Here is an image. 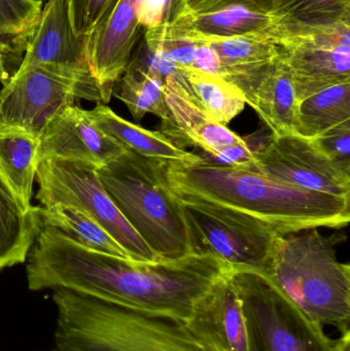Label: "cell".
<instances>
[{
	"label": "cell",
	"mask_w": 350,
	"mask_h": 351,
	"mask_svg": "<svg viewBox=\"0 0 350 351\" xmlns=\"http://www.w3.org/2000/svg\"><path fill=\"white\" fill-rule=\"evenodd\" d=\"M230 280L242 303L249 351H334L320 324L260 272L232 270Z\"/></svg>",
	"instance_id": "obj_6"
},
{
	"label": "cell",
	"mask_w": 350,
	"mask_h": 351,
	"mask_svg": "<svg viewBox=\"0 0 350 351\" xmlns=\"http://www.w3.org/2000/svg\"><path fill=\"white\" fill-rule=\"evenodd\" d=\"M58 351V350H57Z\"/></svg>",
	"instance_id": "obj_38"
},
{
	"label": "cell",
	"mask_w": 350,
	"mask_h": 351,
	"mask_svg": "<svg viewBox=\"0 0 350 351\" xmlns=\"http://www.w3.org/2000/svg\"><path fill=\"white\" fill-rule=\"evenodd\" d=\"M119 0H68L70 20L78 38L86 41L107 20Z\"/></svg>",
	"instance_id": "obj_29"
},
{
	"label": "cell",
	"mask_w": 350,
	"mask_h": 351,
	"mask_svg": "<svg viewBox=\"0 0 350 351\" xmlns=\"http://www.w3.org/2000/svg\"><path fill=\"white\" fill-rule=\"evenodd\" d=\"M347 121H350V80L298 101L295 132L314 139Z\"/></svg>",
	"instance_id": "obj_23"
},
{
	"label": "cell",
	"mask_w": 350,
	"mask_h": 351,
	"mask_svg": "<svg viewBox=\"0 0 350 351\" xmlns=\"http://www.w3.org/2000/svg\"><path fill=\"white\" fill-rule=\"evenodd\" d=\"M182 25L188 27L197 38L215 49L221 66L220 76L238 86L244 94L247 104H250L259 80L281 56L279 47L271 41L250 37L203 34L188 25Z\"/></svg>",
	"instance_id": "obj_17"
},
{
	"label": "cell",
	"mask_w": 350,
	"mask_h": 351,
	"mask_svg": "<svg viewBox=\"0 0 350 351\" xmlns=\"http://www.w3.org/2000/svg\"><path fill=\"white\" fill-rule=\"evenodd\" d=\"M98 169L82 160H43L35 176L36 199L43 208L63 204L86 213L127 252L132 261H160L115 206L99 178Z\"/></svg>",
	"instance_id": "obj_7"
},
{
	"label": "cell",
	"mask_w": 350,
	"mask_h": 351,
	"mask_svg": "<svg viewBox=\"0 0 350 351\" xmlns=\"http://www.w3.org/2000/svg\"><path fill=\"white\" fill-rule=\"evenodd\" d=\"M164 98L168 119L162 121L160 131L181 147L195 146L203 150V156L215 158L226 148L242 141V137L209 114L183 72L166 78Z\"/></svg>",
	"instance_id": "obj_13"
},
{
	"label": "cell",
	"mask_w": 350,
	"mask_h": 351,
	"mask_svg": "<svg viewBox=\"0 0 350 351\" xmlns=\"http://www.w3.org/2000/svg\"><path fill=\"white\" fill-rule=\"evenodd\" d=\"M140 0H119L107 20L86 39L90 74L98 84L101 103L108 104L123 77L137 41Z\"/></svg>",
	"instance_id": "obj_15"
},
{
	"label": "cell",
	"mask_w": 350,
	"mask_h": 351,
	"mask_svg": "<svg viewBox=\"0 0 350 351\" xmlns=\"http://www.w3.org/2000/svg\"><path fill=\"white\" fill-rule=\"evenodd\" d=\"M4 53H5V51L0 47V82L5 84L10 77V75H8V69H6L5 56H4Z\"/></svg>",
	"instance_id": "obj_36"
},
{
	"label": "cell",
	"mask_w": 350,
	"mask_h": 351,
	"mask_svg": "<svg viewBox=\"0 0 350 351\" xmlns=\"http://www.w3.org/2000/svg\"><path fill=\"white\" fill-rule=\"evenodd\" d=\"M277 0H173L170 21L215 12L229 5H242L259 12H271Z\"/></svg>",
	"instance_id": "obj_30"
},
{
	"label": "cell",
	"mask_w": 350,
	"mask_h": 351,
	"mask_svg": "<svg viewBox=\"0 0 350 351\" xmlns=\"http://www.w3.org/2000/svg\"><path fill=\"white\" fill-rule=\"evenodd\" d=\"M178 199L199 253L215 256L232 270L264 271L281 235L277 230L262 221L218 204Z\"/></svg>",
	"instance_id": "obj_8"
},
{
	"label": "cell",
	"mask_w": 350,
	"mask_h": 351,
	"mask_svg": "<svg viewBox=\"0 0 350 351\" xmlns=\"http://www.w3.org/2000/svg\"><path fill=\"white\" fill-rule=\"evenodd\" d=\"M178 24V23H177ZM181 25V24H180ZM183 27L186 28L188 31L189 34L197 39L199 41V45L197 47V53H195V65H193L192 69L199 70V71L205 72V73L214 74V75H219L220 71H221V66H220V60L218 57L217 53L215 49L208 45V43H203V41L199 40V38L195 36L192 31L188 28V27Z\"/></svg>",
	"instance_id": "obj_34"
},
{
	"label": "cell",
	"mask_w": 350,
	"mask_h": 351,
	"mask_svg": "<svg viewBox=\"0 0 350 351\" xmlns=\"http://www.w3.org/2000/svg\"><path fill=\"white\" fill-rule=\"evenodd\" d=\"M314 141L331 160L350 173V121L325 132Z\"/></svg>",
	"instance_id": "obj_32"
},
{
	"label": "cell",
	"mask_w": 350,
	"mask_h": 351,
	"mask_svg": "<svg viewBox=\"0 0 350 351\" xmlns=\"http://www.w3.org/2000/svg\"><path fill=\"white\" fill-rule=\"evenodd\" d=\"M39 214L43 225L55 229L75 243L94 251L131 260L117 241L86 213L57 204L47 208L41 206Z\"/></svg>",
	"instance_id": "obj_24"
},
{
	"label": "cell",
	"mask_w": 350,
	"mask_h": 351,
	"mask_svg": "<svg viewBox=\"0 0 350 351\" xmlns=\"http://www.w3.org/2000/svg\"><path fill=\"white\" fill-rule=\"evenodd\" d=\"M173 0H140L137 14L140 26L154 28L168 22Z\"/></svg>",
	"instance_id": "obj_33"
},
{
	"label": "cell",
	"mask_w": 350,
	"mask_h": 351,
	"mask_svg": "<svg viewBox=\"0 0 350 351\" xmlns=\"http://www.w3.org/2000/svg\"><path fill=\"white\" fill-rule=\"evenodd\" d=\"M183 75L199 102L214 119L227 125L244 111L246 98L242 90L219 75L184 68Z\"/></svg>",
	"instance_id": "obj_25"
},
{
	"label": "cell",
	"mask_w": 350,
	"mask_h": 351,
	"mask_svg": "<svg viewBox=\"0 0 350 351\" xmlns=\"http://www.w3.org/2000/svg\"><path fill=\"white\" fill-rule=\"evenodd\" d=\"M77 99L101 103L94 77H72L41 67L16 71L0 92V125L20 128L39 139L49 121Z\"/></svg>",
	"instance_id": "obj_9"
},
{
	"label": "cell",
	"mask_w": 350,
	"mask_h": 351,
	"mask_svg": "<svg viewBox=\"0 0 350 351\" xmlns=\"http://www.w3.org/2000/svg\"><path fill=\"white\" fill-rule=\"evenodd\" d=\"M268 128L264 127L252 135L242 137V141L226 148L215 158H209L203 154L199 156L203 160L214 164L247 168L252 164L255 154L263 149L271 141L273 135H268Z\"/></svg>",
	"instance_id": "obj_31"
},
{
	"label": "cell",
	"mask_w": 350,
	"mask_h": 351,
	"mask_svg": "<svg viewBox=\"0 0 350 351\" xmlns=\"http://www.w3.org/2000/svg\"><path fill=\"white\" fill-rule=\"evenodd\" d=\"M232 271L208 253L152 263L88 249L41 225L27 258L29 290L66 289L148 315L187 322L197 303Z\"/></svg>",
	"instance_id": "obj_1"
},
{
	"label": "cell",
	"mask_w": 350,
	"mask_h": 351,
	"mask_svg": "<svg viewBox=\"0 0 350 351\" xmlns=\"http://www.w3.org/2000/svg\"><path fill=\"white\" fill-rule=\"evenodd\" d=\"M16 71L41 67L72 77H92L86 41L78 38L70 20L68 0H49L25 43Z\"/></svg>",
	"instance_id": "obj_12"
},
{
	"label": "cell",
	"mask_w": 350,
	"mask_h": 351,
	"mask_svg": "<svg viewBox=\"0 0 350 351\" xmlns=\"http://www.w3.org/2000/svg\"><path fill=\"white\" fill-rule=\"evenodd\" d=\"M249 105L256 111L271 135L296 133L297 97L291 71L282 51L279 59L269 66L259 80Z\"/></svg>",
	"instance_id": "obj_19"
},
{
	"label": "cell",
	"mask_w": 350,
	"mask_h": 351,
	"mask_svg": "<svg viewBox=\"0 0 350 351\" xmlns=\"http://www.w3.org/2000/svg\"><path fill=\"white\" fill-rule=\"evenodd\" d=\"M39 139L20 129L0 125V177L26 206H32Z\"/></svg>",
	"instance_id": "obj_22"
},
{
	"label": "cell",
	"mask_w": 350,
	"mask_h": 351,
	"mask_svg": "<svg viewBox=\"0 0 350 351\" xmlns=\"http://www.w3.org/2000/svg\"><path fill=\"white\" fill-rule=\"evenodd\" d=\"M164 174L178 197L242 213L279 234L312 228L341 229L349 223L350 198L302 189L240 167L201 158L193 162H168Z\"/></svg>",
	"instance_id": "obj_2"
},
{
	"label": "cell",
	"mask_w": 350,
	"mask_h": 351,
	"mask_svg": "<svg viewBox=\"0 0 350 351\" xmlns=\"http://www.w3.org/2000/svg\"><path fill=\"white\" fill-rule=\"evenodd\" d=\"M334 351H350V331L335 339Z\"/></svg>",
	"instance_id": "obj_35"
},
{
	"label": "cell",
	"mask_w": 350,
	"mask_h": 351,
	"mask_svg": "<svg viewBox=\"0 0 350 351\" xmlns=\"http://www.w3.org/2000/svg\"><path fill=\"white\" fill-rule=\"evenodd\" d=\"M42 8V0H0V37L26 41Z\"/></svg>",
	"instance_id": "obj_28"
},
{
	"label": "cell",
	"mask_w": 350,
	"mask_h": 351,
	"mask_svg": "<svg viewBox=\"0 0 350 351\" xmlns=\"http://www.w3.org/2000/svg\"><path fill=\"white\" fill-rule=\"evenodd\" d=\"M53 291L58 351H207L185 322Z\"/></svg>",
	"instance_id": "obj_3"
},
{
	"label": "cell",
	"mask_w": 350,
	"mask_h": 351,
	"mask_svg": "<svg viewBox=\"0 0 350 351\" xmlns=\"http://www.w3.org/2000/svg\"><path fill=\"white\" fill-rule=\"evenodd\" d=\"M188 25L203 34L242 36L271 41L279 45L288 32L285 20L275 12H259L242 5H229L215 12L171 21Z\"/></svg>",
	"instance_id": "obj_20"
},
{
	"label": "cell",
	"mask_w": 350,
	"mask_h": 351,
	"mask_svg": "<svg viewBox=\"0 0 350 351\" xmlns=\"http://www.w3.org/2000/svg\"><path fill=\"white\" fill-rule=\"evenodd\" d=\"M0 47H2V49H4V51H8V49H6V47H3V45H1V43H0Z\"/></svg>",
	"instance_id": "obj_37"
},
{
	"label": "cell",
	"mask_w": 350,
	"mask_h": 351,
	"mask_svg": "<svg viewBox=\"0 0 350 351\" xmlns=\"http://www.w3.org/2000/svg\"><path fill=\"white\" fill-rule=\"evenodd\" d=\"M345 235H323L318 228L277 237L264 271L314 323L349 330L350 267L337 259Z\"/></svg>",
	"instance_id": "obj_4"
},
{
	"label": "cell",
	"mask_w": 350,
	"mask_h": 351,
	"mask_svg": "<svg viewBox=\"0 0 350 351\" xmlns=\"http://www.w3.org/2000/svg\"><path fill=\"white\" fill-rule=\"evenodd\" d=\"M41 224L39 208L25 206L0 177V271L27 261Z\"/></svg>",
	"instance_id": "obj_21"
},
{
	"label": "cell",
	"mask_w": 350,
	"mask_h": 351,
	"mask_svg": "<svg viewBox=\"0 0 350 351\" xmlns=\"http://www.w3.org/2000/svg\"><path fill=\"white\" fill-rule=\"evenodd\" d=\"M273 12L288 27L350 24V0H277Z\"/></svg>",
	"instance_id": "obj_27"
},
{
	"label": "cell",
	"mask_w": 350,
	"mask_h": 351,
	"mask_svg": "<svg viewBox=\"0 0 350 351\" xmlns=\"http://www.w3.org/2000/svg\"><path fill=\"white\" fill-rule=\"evenodd\" d=\"M127 152L92 123L88 110L71 105L49 121L39 138L37 162L59 158L88 162L101 168Z\"/></svg>",
	"instance_id": "obj_14"
},
{
	"label": "cell",
	"mask_w": 350,
	"mask_h": 351,
	"mask_svg": "<svg viewBox=\"0 0 350 351\" xmlns=\"http://www.w3.org/2000/svg\"><path fill=\"white\" fill-rule=\"evenodd\" d=\"M232 272L197 303L190 319L185 322L207 351H249L246 319L230 280Z\"/></svg>",
	"instance_id": "obj_16"
},
{
	"label": "cell",
	"mask_w": 350,
	"mask_h": 351,
	"mask_svg": "<svg viewBox=\"0 0 350 351\" xmlns=\"http://www.w3.org/2000/svg\"><path fill=\"white\" fill-rule=\"evenodd\" d=\"M115 95L125 103L136 121H141L148 113L162 121L168 119L164 82L156 74L127 69Z\"/></svg>",
	"instance_id": "obj_26"
},
{
	"label": "cell",
	"mask_w": 350,
	"mask_h": 351,
	"mask_svg": "<svg viewBox=\"0 0 350 351\" xmlns=\"http://www.w3.org/2000/svg\"><path fill=\"white\" fill-rule=\"evenodd\" d=\"M288 28L277 47L291 71L297 101L350 80V24Z\"/></svg>",
	"instance_id": "obj_10"
},
{
	"label": "cell",
	"mask_w": 350,
	"mask_h": 351,
	"mask_svg": "<svg viewBox=\"0 0 350 351\" xmlns=\"http://www.w3.org/2000/svg\"><path fill=\"white\" fill-rule=\"evenodd\" d=\"M247 170L302 189L350 198V173L297 133L271 136Z\"/></svg>",
	"instance_id": "obj_11"
},
{
	"label": "cell",
	"mask_w": 350,
	"mask_h": 351,
	"mask_svg": "<svg viewBox=\"0 0 350 351\" xmlns=\"http://www.w3.org/2000/svg\"><path fill=\"white\" fill-rule=\"evenodd\" d=\"M92 123L107 136L129 152L158 162H193L201 160L199 154L187 152L160 131H149L117 115L106 104L98 103L88 110Z\"/></svg>",
	"instance_id": "obj_18"
},
{
	"label": "cell",
	"mask_w": 350,
	"mask_h": 351,
	"mask_svg": "<svg viewBox=\"0 0 350 351\" xmlns=\"http://www.w3.org/2000/svg\"><path fill=\"white\" fill-rule=\"evenodd\" d=\"M166 162L127 150L98 169L107 193L136 232L162 260L199 253L181 202L166 181Z\"/></svg>",
	"instance_id": "obj_5"
}]
</instances>
